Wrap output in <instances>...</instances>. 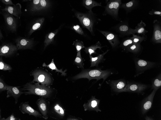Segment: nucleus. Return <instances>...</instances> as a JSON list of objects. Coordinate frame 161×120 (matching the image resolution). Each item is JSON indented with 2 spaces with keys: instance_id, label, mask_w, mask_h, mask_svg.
<instances>
[{
  "instance_id": "obj_1",
  "label": "nucleus",
  "mask_w": 161,
  "mask_h": 120,
  "mask_svg": "<svg viewBox=\"0 0 161 120\" xmlns=\"http://www.w3.org/2000/svg\"><path fill=\"white\" fill-rule=\"evenodd\" d=\"M21 89L26 95H36L50 101L54 99L57 93L55 89L37 83H27Z\"/></svg>"
},
{
  "instance_id": "obj_2",
  "label": "nucleus",
  "mask_w": 161,
  "mask_h": 120,
  "mask_svg": "<svg viewBox=\"0 0 161 120\" xmlns=\"http://www.w3.org/2000/svg\"><path fill=\"white\" fill-rule=\"evenodd\" d=\"M101 68L94 69H87L83 70L80 73L74 76L72 79L76 80L81 78H87L89 81L93 79L96 80L97 82L102 79L103 80L102 83L113 73L109 70H103Z\"/></svg>"
},
{
  "instance_id": "obj_3",
  "label": "nucleus",
  "mask_w": 161,
  "mask_h": 120,
  "mask_svg": "<svg viewBox=\"0 0 161 120\" xmlns=\"http://www.w3.org/2000/svg\"><path fill=\"white\" fill-rule=\"evenodd\" d=\"M74 14L83 27L87 29L92 35L94 36V27L98 22L96 14L92 11H89L87 13L77 11L75 12Z\"/></svg>"
},
{
  "instance_id": "obj_4",
  "label": "nucleus",
  "mask_w": 161,
  "mask_h": 120,
  "mask_svg": "<svg viewBox=\"0 0 161 120\" xmlns=\"http://www.w3.org/2000/svg\"><path fill=\"white\" fill-rule=\"evenodd\" d=\"M30 74L34 77L33 80L31 82L32 83L36 82L49 87L53 84L54 79L52 74L47 70L37 68L32 71Z\"/></svg>"
},
{
  "instance_id": "obj_5",
  "label": "nucleus",
  "mask_w": 161,
  "mask_h": 120,
  "mask_svg": "<svg viewBox=\"0 0 161 120\" xmlns=\"http://www.w3.org/2000/svg\"><path fill=\"white\" fill-rule=\"evenodd\" d=\"M121 3L120 0H110L105 7V15L108 14L117 19L119 10Z\"/></svg>"
},
{
  "instance_id": "obj_6",
  "label": "nucleus",
  "mask_w": 161,
  "mask_h": 120,
  "mask_svg": "<svg viewBox=\"0 0 161 120\" xmlns=\"http://www.w3.org/2000/svg\"><path fill=\"white\" fill-rule=\"evenodd\" d=\"M110 87L112 92L116 94L125 92L127 86V82L124 79L117 80H108L106 82Z\"/></svg>"
},
{
  "instance_id": "obj_7",
  "label": "nucleus",
  "mask_w": 161,
  "mask_h": 120,
  "mask_svg": "<svg viewBox=\"0 0 161 120\" xmlns=\"http://www.w3.org/2000/svg\"><path fill=\"white\" fill-rule=\"evenodd\" d=\"M135 63L136 69L135 77L143 73L146 70L154 67L156 65L154 62L139 59H136Z\"/></svg>"
},
{
  "instance_id": "obj_8",
  "label": "nucleus",
  "mask_w": 161,
  "mask_h": 120,
  "mask_svg": "<svg viewBox=\"0 0 161 120\" xmlns=\"http://www.w3.org/2000/svg\"><path fill=\"white\" fill-rule=\"evenodd\" d=\"M0 13L4 18L8 29L12 32H16L17 27V18L2 9Z\"/></svg>"
},
{
  "instance_id": "obj_9",
  "label": "nucleus",
  "mask_w": 161,
  "mask_h": 120,
  "mask_svg": "<svg viewBox=\"0 0 161 120\" xmlns=\"http://www.w3.org/2000/svg\"><path fill=\"white\" fill-rule=\"evenodd\" d=\"M65 110L59 103H55L50 105L48 116L52 118H63L65 116Z\"/></svg>"
},
{
  "instance_id": "obj_10",
  "label": "nucleus",
  "mask_w": 161,
  "mask_h": 120,
  "mask_svg": "<svg viewBox=\"0 0 161 120\" xmlns=\"http://www.w3.org/2000/svg\"><path fill=\"white\" fill-rule=\"evenodd\" d=\"M127 86L125 92L136 93L138 94H142L149 87L148 85L137 83L127 81Z\"/></svg>"
},
{
  "instance_id": "obj_11",
  "label": "nucleus",
  "mask_w": 161,
  "mask_h": 120,
  "mask_svg": "<svg viewBox=\"0 0 161 120\" xmlns=\"http://www.w3.org/2000/svg\"><path fill=\"white\" fill-rule=\"evenodd\" d=\"M39 109L41 112L42 117L45 120L48 119V111L50 102L48 100L43 97L38 99L36 102Z\"/></svg>"
},
{
  "instance_id": "obj_12",
  "label": "nucleus",
  "mask_w": 161,
  "mask_h": 120,
  "mask_svg": "<svg viewBox=\"0 0 161 120\" xmlns=\"http://www.w3.org/2000/svg\"><path fill=\"white\" fill-rule=\"evenodd\" d=\"M19 109L23 114H28L36 117L41 118V114L32 108L29 105L28 102H22L19 106Z\"/></svg>"
},
{
  "instance_id": "obj_13",
  "label": "nucleus",
  "mask_w": 161,
  "mask_h": 120,
  "mask_svg": "<svg viewBox=\"0 0 161 120\" xmlns=\"http://www.w3.org/2000/svg\"><path fill=\"white\" fill-rule=\"evenodd\" d=\"M156 92L153 90L151 93L143 100L141 106V111L142 114H145L151 108Z\"/></svg>"
},
{
  "instance_id": "obj_14",
  "label": "nucleus",
  "mask_w": 161,
  "mask_h": 120,
  "mask_svg": "<svg viewBox=\"0 0 161 120\" xmlns=\"http://www.w3.org/2000/svg\"><path fill=\"white\" fill-rule=\"evenodd\" d=\"M100 100L96 98L95 96H92L87 103H85L83 105L85 111H94L97 112L101 111L99 108V105Z\"/></svg>"
},
{
  "instance_id": "obj_15",
  "label": "nucleus",
  "mask_w": 161,
  "mask_h": 120,
  "mask_svg": "<svg viewBox=\"0 0 161 120\" xmlns=\"http://www.w3.org/2000/svg\"><path fill=\"white\" fill-rule=\"evenodd\" d=\"M15 42L17 50L31 49L34 44L32 40L22 37L17 39Z\"/></svg>"
},
{
  "instance_id": "obj_16",
  "label": "nucleus",
  "mask_w": 161,
  "mask_h": 120,
  "mask_svg": "<svg viewBox=\"0 0 161 120\" xmlns=\"http://www.w3.org/2000/svg\"><path fill=\"white\" fill-rule=\"evenodd\" d=\"M17 50L16 46L11 43H5L2 44L0 47V56H7L11 55Z\"/></svg>"
},
{
  "instance_id": "obj_17",
  "label": "nucleus",
  "mask_w": 161,
  "mask_h": 120,
  "mask_svg": "<svg viewBox=\"0 0 161 120\" xmlns=\"http://www.w3.org/2000/svg\"><path fill=\"white\" fill-rule=\"evenodd\" d=\"M24 93L20 86H8V90L7 91V98L12 97L15 99V104L17 103L19 98L21 95Z\"/></svg>"
},
{
  "instance_id": "obj_18",
  "label": "nucleus",
  "mask_w": 161,
  "mask_h": 120,
  "mask_svg": "<svg viewBox=\"0 0 161 120\" xmlns=\"http://www.w3.org/2000/svg\"><path fill=\"white\" fill-rule=\"evenodd\" d=\"M154 30L152 41L156 43H161V23L157 20H154L153 22Z\"/></svg>"
},
{
  "instance_id": "obj_19",
  "label": "nucleus",
  "mask_w": 161,
  "mask_h": 120,
  "mask_svg": "<svg viewBox=\"0 0 161 120\" xmlns=\"http://www.w3.org/2000/svg\"><path fill=\"white\" fill-rule=\"evenodd\" d=\"M98 30L105 37L113 48L116 47L119 43L117 36L115 34L108 31Z\"/></svg>"
},
{
  "instance_id": "obj_20",
  "label": "nucleus",
  "mask_w": 161,
  "mask_h": 120,
  "mask_svg": "<svg viewBox=\"0 0 161 120\" xmlns=\"http://www.w3.org/2000/svg\"><path fill=\"white\" fill-rule=\"evenodd\" d=\"M21 9V5L18 3L14 6L6 5L4 8L2 9L20 18L22 13Z\"/></svg>"
},
{
  "instance_id": "obj_21",
  "label": "nucleus",
  "mask_w": 161,
  "mask_h": 120,
  "mask_svg": "<svg viewBox=\"0 0 161 120\" xmlns=\"http://www.w3.org/2000/svg\"><path fill=\"white\" fill-rule=\"evenodd\" d=\"M146 25L145 23L142 21H141V22L138 24L137 26L135 27V29L131 28L130 29L127 35L130 34H134L136 33L145 35V34L148 32V31L145 29V27Z\"/></svg>"
},
{
  "instance_id": "obj_22",
  "label": "nucleus",
  "mask_w": 161,
  "mask_h": 120,
  "mask_svg": "<svg viewBox=\"0 0 161 120\" xmlns=\"http://www.w3.org/2000/svg\"><path fill=\"white\" fill-rule=\"evenodd\" d=\"M109 51V50H107L103 54H99L97 56L94 57L89 55L90 61L91 62L90 67L94 66L98 67V65L100 63L103 62L106 60V59L104 58V56Z\"/></svg>"
},
{
  "instance_id": "obj_23",
  "label": "nucleus",
  "mask_w": 161,
  "mask_h": 120,
  "mask_svg": "<svg viewBox=\"0 0 161 120\" xmlns=\"http://www.w3.org/2000/svg\"><path fill=\"white\" fill-rule=\"evenodd\" d=\"M114 29L122 35H127L130 29L128 24L121 23L114 27Z\"/></svg>"
},
{
  "instance_id": "obj_24",
  "label": "nucleus",
  "mask_w": 161,
  "mask_h": 120,
  "mask_svg": "<svg viewBox=\"0 0 161 120\" xmlns=\"http://www.w3.org/2000/svg\"><path fill=\"white\" fill-rule=\"evenodd\" d=\"M60 29V27L54 31L48 33L46 35L44 41V49L53 42L55 37Z\"/></svg>"
},
{
  "instance_id": "obj_25",
  "label": "nucleus",
  "mask_w": 161,
  "mask_h": 120,
  "mask_svg": "<svg viewBox=\"0 0 161 120\" xmlns=\"http://www.w3.org/2000/svg\"><path fill=\"white\" fill-rule=\"evenodd\" d=\"M44 20L45 18L44 17L38 19L31 27L28 33L29 35H31L34 32L40 30L41 27Z\"/></svg>"
},
{
  "instance_id": "obj_26",
  "label": "nucleus",
  "mask_w": 161,
  "mask_h": 120,
  "mask_svg": "<svg viewBox=\"0 0 161 120\" xmlns=\"http://www.w3.org/2000/svg\"><path fill=\"white\" fill-rule=\"evenodd\" d=\"M103 47L104 46H101V44L99 41L94 45L87 47H85L84 51L86 53H88L89 55H91L92 54H97L96 51L97 49L99 48L101 50Z\"/></svg>"
},
{
  "instance_id": "obj_27",
  "label": "nucleus",
  "mask_w": 161,
  "mask_h": 120,
  "mask_svg": "<svg viewBox=\"0 0 161 120\" xmlns=\"http://www.w3.org/2000/svg\"><path fill=\"white\" fill-rule=\"evenodd\" d=\"M138 4L137 0H133L121 4L120 7L124 9L127 12L131 11L137 6Z\"/></svg>"
},
{
  "instance_id": "obj_28",
  "label": "nucleus",
  "mask_w": 161,
  "mask_h": 120,
  "mask_svg": "<svg viewBox=\"0 0 161 120\" xmlns=\"http://www.w3.org/2000/svg\"><path fill=\"white\" fill-rule=\"evenodd\" d=\"M101 3L93 0H84L82 1L83 6L89 11H92V8L94 7L101 6Z\"/></svg>"
},
{
  "instance_id": "obj_29",
  "label": "nucleus",
  "mask_w": 161,
  "mask_h": 120,
  "mask_svg": "<svg viewBox=\"0 0 161 120\" xmlns=\"http://www.w3.org/2000/svg\"><path fill=\"white\" fill-rule=\"evenodd\" d=\"M42 66L43 67H46L48 68L49 69L51 70L52 71L54 70H55L56 72L61 73L62 76H65L67 74L66 73L67 71L66 70H65L63 71L62 69H59L57 68L54 63V59H52L51 63L49 64L46 65L45 63H44L42 64Z\"/></svg>"
},
{
  "instance_id": "obj_30",
  "label": "nucleus",
  "mask_w": 161,
  "mask_h": 120,
  "mask_svg": "<svg viewBox=\"0 0 161 120\" xmlns=\"http://www.w3.org/2000/svg\"><path fill=\"white\" fill-rule=\"evenodd\" d=\"M161 87V74H159L153 80L151 89L156 91Z\"/></svg>"
},
{
  "instance_id": "obj_31",
  "label": "nucleus",
  "mask_w": 161,
  "mask_h": 120,
  "mask_svg": "<svg viewBox=\"0 0 161 120\" xmlns=\"http://www.w3.org/2000/svg\"><path fill=\"white\" fill-rule=\"evenodd\" d=\"M49 6L50 3L48 0H40L39 3L33 11H38L46 9L49 7Z\"/></svg>"
},
{
  "instance_id": "obj_32",
  "label": "nucleus",
  "mask_w": 161,
  "mask_h": 120,
  "mask_svg": "<svg viewBox=\"0 0 161 120\" xmlns=\"http://www.w3.org/2000/svg\"><path fill=\"white\" fill-rule=\"evenodd\" d=\"M84 60L81 56V51L77 52L76 57L74 60V63L78 68H84Z\"/></svg>"
},
{
  "instance_id": "obj_33",
  "label": "nucleus",
  "mask_w": 161,
  "mask_h": 120,
  "mask_svg": "<svg viewBox=\"0 0 161 120\" xmlns=\"http://www.w3.org/2000/svg\"><path fill=\"white\" fill-rule=\"evenodd\" d=\"M141 49L140 44L134 43L128 46L126 49L129 51L136 53L139 52Z\"/></svg>"
},
{
  "instance_id": "obj_34",
  "label": "nucleus",
  "mask_w": 161,
  "mask_h": 120,
  "mask_svg": "<svg viewBox=\"0 0 161 120\" xmlns=\"http://www.w3.org/2000/svg\"><path fill=\"white\" fill-rule=\"evenodd\" d=\"M73 45L75 47L77 52L81 51L82 49L85 48V47L82 41L78 40L74 41Z\"/></svg>"
},
{
  "instance_id": "obj_35",
  "label": "nucleus",
  "mask_w": 161,
  "mask_h": 120,
  "mask_svg": "<svg viewBox=\"0 0 161 120\" xmlns=\"http://www.w3.org/2000/svg\"><path fill=\"white\" fill-rule=\"evenodd\" d=\"M132 35L133 36L132 37L134 43L140 44L142 41L145 40L146 39L147 37L146 36H141L135 34Z\"/></svg>"
},
{
  "instance_id": "obj_36",
  "label": "nucleus",
  "mask_w": 161,
  "mask_h": 120,
  "mask_svg": "<svg viewBox=\"0 0 161 120\" xmlns=\"http://www.w3.org/2000/svg\"><path fill=\"white\" fill-rule=\"evenodd\" d=\"M0 69L4 71H9L12 69V68L10 65L5 63L3 61L1 57L0 58Z\"/></svg>"
},
{
  "instance_id": "obj_37",
  "label": "nucleus",
  "mask_w": 161,
  "mask_h": 120,
  "mask_svg": "<svg viewBox=\"0 0 161 120\" xmlns=\"http://www.w3.org/2000/svg\"><path fill=\"white\" fill-rule=\"evenodd\" d=\"M133 43L131 37L123 41L121 45V47L125 50L128 46Z\"/></svg>"
},
{
  "instance_id": "obj_38",
  "label": "nucleus",
  "mask_w": 161,
  "mask_h": 120,
  "mask_svg": "<svg viewBox=\"0 0 161 120\" xmlns=\"http://www.w3.org/2000/svg\"><path fill=\"white\" fill-rule=\"evenodd\" d=\"M71 29L79 34L84 36H86L83 31L79 25H74L71 27Z\"/></svg>"
},
{
  "instance_id": "obj_39",
  "label": "nucleus",
  "mask_w": 161,
  "mask_h": 120,
  "mask_svg": "<svg viewBox=\"0 0 161 120\" xmlns=\"http://www.w3.org/2000/svg\"><path fill=\"white\" fill-rule=\"evenodd\" d=\"M8 85H7L1 78H0V92L7 91Z\"/></svg>"
},
{
  "instance_id": "obj_40",
  "label": "nucleus",
  "mask_w": 161,
  "mask_h": 120,
  "mask_svg": "<svg viewBox=\"0 0 161 120\" xmlns=\"http://www.w3.org/2000/svg\"><path fill=\"white\" fill-rule=\"evenodd\" d=\"M0 120H20L19 118L16 117L13 114H12L10 115L6 118H3L0 119Z\"/></svg>"
},
{
  "instance_id": "obj_41",
  "label": "nucleus",
  "mask_w": 161,
  "mask_h": 120,
  "mask_svg": "<svg viewBox=\"0 0 161 120\" xmlns=\"http://www.w3.org/2000/svg\"><path fill=\"white\" fill-rule=\"evenodd\" d=\"M40 0H33L32 3L31 10L33 11L35 8L39 4L40 2Z\"/></svg>"
},
{
  "instance_id": "obj_42",
  "label": "nucleus",
  "mask_w": 161,
  "mask_h": 120,
  "mask_svg": "<svg viewBox=\"0 0 161 120\" xmlns=\"http://www.w3.org/2000/svg\"><path fill=\"white\" fill-rule=\"evenodd\" d=\"M148 13L151 15H158L161 16V11H159L156 10L152 9Z\"/></svg>"
},
{
  "instance_id": "obj_43",
  "label": "nucleus",
  "mask_w": 161,
  "mask_h": 120,
  "mask_svg": "<svg viewBox=\"0 0 161 120\" xmlns=\"http://www.w3.org/2000/svg\"><path fill=\"white\" fill-rule=\"evenodd\" d=\"M1 2L6 5L14 6V4L11 0H1Z\"/></svg>"
},
{
  "instance_id": "obj_44",
  "label": "nucleus",
  "mask_w": 161,
  "mask_h": 120,
  "mask_svg": "<svg viewBox=\"0 0 161 120\" xmlns=\"http://www.w3.org/2000/svg\"><path fill=\"white\" fill-rule=\"evenodd\" d=\"M80 119H81L80 118H78L71 116H69L67 119V120H80Z\"/></svg>"
},
{
  "instance_id": "obj_45",
  "label": "nucleus",
  "mask_w": 161,
  "mask_h": 120,
  "mask_svg": "<svg viewBox=\"0 0 161 120\" xmlns=\"http://www.w3.org/2000/svg\"><path fill=\"white\" fill-rule=\"evenodd\" d=\"M145 120H153V119L150 117L146 116L145 118Z\"/></svg>"
},
{
  "instance_id": "obj_46",
  "label": "nucleus",
  "mask_w": 161,
  "mask_h": 120,
  "mask_svg": "<svg viewBox=\"0 0 161 120\" xmlns=\"http://www.w3.org/2000/svg\"><path fill=\"white\" fill-rule=\"evenodd\" d=\"M3 37V35L2 34V33L1 32V30H0V40H1L2 39V38Z\"/></svg>"
}]
</instances>
